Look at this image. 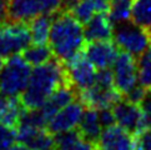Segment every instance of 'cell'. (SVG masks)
<instances>
[{
  "instance_id": "5",
  "label": "cell",
  "mask_w": 151,
  "mask_h": 150,
  "mask_svg": "<svg viewBox=\"0 0 151 150\" xmlns=\"http://www.w3.org/2000/svg\"><path fill=\"white\" fill-rule=\"evenodd\" d=\"M30 43L28 21H5L0 25V56L3 59L23 53Z\"/></svg>"
},
{
  "instance_id": "29",
  "label": "cell",
  "mask_w": 151,
  "mask_h": 150,
  "mask_svg": "<svg viewBox=\"0 0 151 150\" xmlns=\"http://www.w3.org/2000/svg\"><path fill=\"white\" fill-rule=\"evenodd\" d=\"M98 114H99V120H100V124L102 126V129L115 125L116 120H115L114 112H112V109L111 108L98 109Z\"/></svg>"
},
{
  "instance_id": "13",
  "label": "cell",
  "mask_w": 151,
  "mask_h": 150,
  "mask_svg": "<svg viewBox=\"0 0 151 150\" xmlns=\"http://www.w3.org/2000/svg\"><path fill=\"white\" fill-rule=\"evenodd\" d=\"M78 98H79L78 90L75 89L73 85L64 84V85H60V87L46 99V101L42 104L40 109L42 111V114H44L45 119L49 123L52 118L55 116V114L59 110L63 109L64 106H66L68 104H70L71 101H74Z\"/></svg>"
},
{
  "instance_id": "27",
  "label": "cell",
  "mask_w": 151,
  "mask_h": 150,
  "mask_svg": "<svg viewBox=\"0 0 151 150\" xmlns=\"http://www.w3.org/2000/svg\"><path fill=\"white\" fill-rule=\"evenodd\" d=\"M140 108L142 110L145 126L151 129V89H146L144 99L140 103Z\"/></svg>"
},
{
  "instance_id": "26",
  "label": "cell",
  "mask_w": 151,
  "mask_h": 150,
  "mask_svg": "<svg viewBox=\"0 0 151 150\" xmlns=\"http://www.w3.org/2000/svg\"><path fill=\"white\" fill-rule=\"evenodd\" d=\"M17 141V129L0 123V150H6Z\"/></svg>"
},
{
  "instance_id": "12",
  "label": "cell",
  "mask_w": 151,
  "mask_h": 150,
  "mask_svg": "<svg viewBox=\"0 0 151 150\" xmlns=\"http://www.w3.org/2000/svg\"><path fill=\"white\" fill-rule=\"evenodd\" d=\"M17 140L25 144L31 150H55L54 134L47 129L20 125L17 129Z\"/></svg>"
},
{
  "instance_id": "19",
  "label": "cell",
  "mask_w": 151,
  "mask_h": 150,
  "mask_svg": "<svg viewBox=\"0 0 151 150\" xmlns=\"http://www.w3.org/2000/svg\"><path fill=\"white\" fill-rule=\"evenodd\" d=\"M23 110H24V106L21 104V100L19 96L8 98L6 104H5L3 110L0 111V123H3L6 126L18 129Z\"/></svg>"
},
{
  "instance_id": "11",
  "label": "cell",
  "mask_w": 151,
  "mask_h": 150,
  "mask_svg": "<svg viewBox=\"0 0 151 150\" xmlns=\"http://www.w3.org/2000/svg\"><path fill=\"white\" fill-rule=\"evenodd\" d=\"M84 108L85 105L81 103V100L79 98L75 99L56 112L55 116L47 123L46 129L51 134H58L74 129L76 125H79V121L84 112Z\"/></svg>"
},
{
  "instance_id": "3",
  "label": "cell",
  "mask_w": 151,
  "mask_h": 150,
  "mask_svg": "<svg viewBox=\"0 0 151 150\" xmlns=\"http://www.w3.org/2000/svg\"><path fill=\"white\" fill-rule=\"evenodd\" d=\"M31 74L30 64L23 55L15 54L6 59L0 70V92L6 98L19 96L25 90Z\"/></svg>"
},
{
  "instance_id": "4",
  "label": "cell",
  "mask_w": 151,
  "mask_h": 150,
  "mask_svg": "<svg viewBox=\"0 0 151 150\" xmlns=\"http://www.w3.org/2000/svg\"><path fill=\"white\" fill-rule=\"evenodd\" d=\"M112 39L120 50L126 51L135 58H140L150 45L151 34L132 21H125L115 25Z\"/></svg>"
},
{
  "instance_id": "22",
  "label": "cell",
  "mask_w": 151,
  "mask_h": 150,
  "mask_svg": "<svg viewBox=\"0 0 151 150\" xmlns=\"http://www.w3.org/2000/svg\"><path fill=\"white\" fill-rule=\"evenodd\" d=\"M134 0H110L109 17L114 25L125 23L131 19V9Z\"/></svg>"
},
{
  "instance_id": "16",
  "label": "cell",
  "mask_w": 151,
  "mask_h": 150,
  "mask_svg": "<svg viewBox=\"0 0 151 150\" xmlns=\"http://www.w3.org/2000/svg\"><path fill=\"white\" fill-rule=\"evenodd\" d=\"M78 130L80 131V134L83 135L84 139L94 144H98L99 138L102 131V126L99 120L98 109L86 108V110H84L81 119L79 121Z\"/></svg>"
},
{
  "instance_id": "7",
  "label": "cell",
  "mask_w": 151,
  "mask_h": 150,
  "mask_svg": "<svg viewBox=\"0 0 151 150\" xmlns=\"http://www.w3.org/2000/svg\"><path fill=\"white\" fill-rule=\"evenodd\" d=\"M64 68L66 70L69 83L79 93L91 88L95 84L98 71L96 68L86 59L84 51L79 53L70 60L64 63Z\"/></svg>"
},
{
  "instance_id": "23",
  "label": "cell",
  "mask_w": 151,
  "mask_h": 150,
  "mask_svg": "<svg viewBox=\"0 0 151 150\" xmlns=\"http://www.w3.org/2000/svg\"><path fill=\"white\" fill-rule=\"evenodd\" d=\"M54 140H55V150H78L84 138L79 130L71 129L54 134Z\"/></svg>"
},
{
  "instance_id": "32",
  "label": "cell",
  "mask_w": 151,
  "mask_h": 150,
  "mask_svg": "<svg viewBox=\"0 0 151 150\" xmlns=\"http://www.w3.org/2000/svg\"><path fill=\"white\" fill-rule=\"evenodd\" d=\"M6 100H8V98H6V96H4V95L1 94V92H0V111L3 110V108L5 106V104H6Z\"/></svg>"
},
{
  "instance_id": "14",
  "label": "cell",
  "mask_w": 151,
  "mask_h": 150,
  "mask_svg": "<svg viewBox=\"0 0 151 150\" xmlns=\"http://www.w3.org/2000/svg\"><path fill=\"white\" fill-rule=\"evenodd\" d=\"M96 146L98 150H132L131 134L119 125L105 128Z\"/></svg>"
},
{
  "instance_id": "25",
  "label": "cell",
  "mask_w": 151,
  "mask_h": 150,
  "mask_svg": "<svg viewBox=\"0 0 151 150\" xmlns=\"http://www.w3.org/2000/svg\"><path fill=\"white\" fill-rule=\"evenodd\" d=\"M132 150H151V129L145 128L134 135Z\"/></svg>"
},
{
  "instance_id": "8",
  "label": "cell",
  "mask_w": 151,
  "mask_h": 150,
  "mask_svg": "<svg viewBox=\"0 0 151 150\" xmlns=\"http://www.w3.org/2000/svg\"><path fill=\"white\" fill-rule=\"evenodd\" d=\"M114 85L122 96L137 84V63L134 55L126 51L119 53L116 60L112 65Z\"/></svg>"
},
{
  "instance_id": "6",
  "label": "cell",
  "mask_w": 151,
  "mask_h": 150,
  "mask_svg": "<svg viewBox=\"0 0 151 150\" xmlns=\"http://www.w3.org/2000/svg\"><path fill=\"white\" fill-rule=\"evenodd\" d=\"M63 9V0H10L8 21H29L37 15H54Z\"/></svg>"
},
{
  "instance_id": "31",
  "label": "cell",
  "mask_w": 151,
  "mask_h": 150,
  "mask_svg": "<svg viewBox=\"0 0 151 150\" xmlns=\"http://www.w3.org/2000/svg\"><path fill=\"white\" fill-rule=\"evenodd\" d=\"M80 0H63V9L70 10L74 5H76Z\"/></svg>"
},
{
  "instance_id": "21",
  "label": "cell",
  "mask_w": 151,
  "mask_h": 150,
  "mask_svg": "<svg viewBox=\"0 0 151 150\" xmlns=\"http://www.w3.org/2000/svg\"><path fill=\"white\" fill-rule=\"evenodd\" d=\"M23 58L30 65H42L52 58V51L47 44H33L23 50Z\"/></svg>"
},
{
  "instance_id": "1",
  "label": "cell",
  "mask_w": 151,
  "mask_h": 150,
  "mask_svg": "<svg viewBox=\"0 0 151 150\" xmlns=\"http://www.w3.org/2000/svg\"><path fill=\"white\" fill-rule=\"evenodd\" d=\"M81 25L66 9H60L52 15L47 43L55 59L63 64L84 51L88 41Z\"/></svg>"
},
{
  "instance_id": "10",
  "label": "cell",
  "mask_w": 151,
  "mask_h": 150,
  "mask_svg": "<svg viewBox=\"0 0 151 150\" xmlns=\"http://www.w3.org/2000/svg\"><path fill=\"white\" fill-rule=\"evenodd\" d=\"M84 53L86 59L98 70L111 68L119 55L117 45L112 40L88 41L84 48Z\"/></svg>"
},
{
  "instance_id": "24",
  "label": "cell",
  "mask_w": 151,
  "mask_h": 150,
  "mask_svg": "<svg viewBox=\"0 0 151 150\" xmlns=\"http://www.w3.org/2000/svg\"><path fill=\"white\" fill-rule=\"evenodd\" d=\"M137 78H139V83L144 88L151 89V43L146 51L139 58Z\"/></svg>"
},
{
  "instance_id": "15",
  "label": "cell",
  "mask_w": 151,
  "mask_h": 150,
  "mask_svg": "<svg viewBox=\"0 0 151 150\" xmlns=\"http://www.w3.org/2000/svg\"><path fill=\"white\" fill-rule=\"evenodd\" d=\"M86 41H99V40H112L114 36V23L109 17V12L96 13L84 29Z\"/></svg>"
},
{
  "instance_id": "2",
  "label": "cell",
  "mask_w": 151,
  "mask_h": 150,
  "mask_svg": "<svg viewBox=\"0 0 151 150\" xmlns=\"http://www.w3.org/2000/svg\"><path fill=\"white\" fill-rule=\"evenodd\" d=\"M64 84H70L64 64L58 59H50L31 70L28 85L20 96L21 104L26 109L41 108L46 99Z\"/></svg>"
},
{
  "instance_id": "20",
  "label": "cell",
  "mask_w": 151,
  "mask_h": 150,
  "mask_svg": "<svg viewBox=\"0 0 151 150\" xmlns=\"http://www.w3.org/2000/svg\"><path fill=\"white\" fill-rule=\"evenodd\" d=\"M131 21L151 34V0H134Z\"/></svg>"
},
{
  "instance_id": "33",
  "label": "cell",
  "mask_w": 151,
  "mask_h": 150,
  "mask_svg": "<svg viewBox=\"0 0 151 150\" xmlns=\"http://www.w3.org/2000/svg\"><path fill=\"white\" fill-rule=\"evenodd\" d=\"M4 66V59L0 56V70H1V68Z\"/></svg>"
},
{
  "instance_id": "28",
  "label": "cell",
  "mask_w": 151,
  "mask_h": 150,
  "mask_svg": "<svg viewBox=\"0 0 151 150\" xmlns=\"http://www.w3.org/2000/svg\"><path fill=\"white\" fill-rule=\"evenodd\" d=\"M145 93H146V88H144L141 84H136L130 92L126 93L122 98H125L126 100L131 101V103H134V104L140 105V103L142 101L144 96H145Z\"/></svg>"
},
{
  "instance_id": "18",
  "label": "cell",
  "mask_w": 151,
  "mask_h": 150,
  "mask_svg": "<svg viewBox=\"0 0 151 150\" xmlns=\"http://www.w3.org/2000/svg\"><path fill=\"white\" fill-rule=\"evenodd\" d=\"M52 15H37L29 21V29L33 44H47L51 28Z\"/></svg>"
},
{
  "instance_id": "9",
  "label": "cell",
  "mask_w": 151,
  "mask_h": 150,
  "mask_svg": "<svg viewBox=\"0 0 151 150\" xmlns=\"http://www.w3.org/2000/svg\"><path fill=\"white\" fill-rule=\"evenodd\" d=\"M111 109L119 126L125 129L127 133L135 135L146 128L140 105L134 104L125 98H121Z\"/></svg>"
},
{
  "instance_id": "30",
  "label": "cell",
  "mask_w": 151,
  "mask_h": 150,
  "mask_svg": "<svg viewBox=\"0 0 151 150\" xmlns=\"http://www.w3.org/2000/svg\"><path fill=\"white\" fill-rule=\"evenodd\" d=\"M6 150H31V149L29 146H26L25 144L18 141V143H14L13 145L10 146L9 149H6Z\"/></svg>"
},
{
  "instance_id": "17",
  "label": "cell",
  "mask_w": 151,
  "mask_h": 150,
  "mask_svg": "<svg viewBox=\"0 0 151 150\" xmlns=\"http://www.w3.org/2000/svg\"><path fill=\"white\" fill-rule=\"evenodd\" d=\"M109 8L110 0H80L69 12L76 18L78 21L85 25L96 13L109 12Z\"/></svg>"
}]
</instances>
